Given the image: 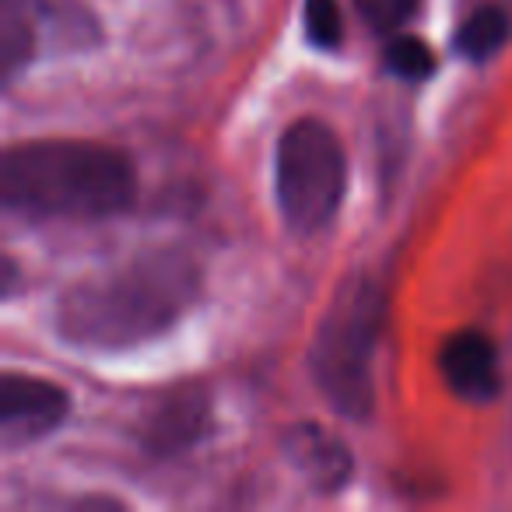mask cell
Returning <instances> with one entry per match:
<instances>
[{
	"mask_svg": "<svg viewBox=\"0 0 512 512\" xmlns=\"http://www.w3.org/2000/svg\"><path fill=\"white\" fill-rule=\"evenodd\" d=\"M386 67L404 81H421L435 71V53L421 39L400 36L386 46Z\"/></svg>",
	"mask_w": 512,
	"mask_h": 512,
	"instance_id": "cell-10",
	"label": "cell"
},
{
	"mask_svg": "<svg viewBox=\"0 0 512 512\" xmlns=\"http://www.w3.org/2000/svg\"><path fill=\"white\" fill-rule=\"evenodd\" d=\"M127 155L88 141H29L4 151L0 197L36 218H109L134 204Z\"/></svg>",
	"mask_w": 512,
	"mask_h": 512,
	"instance_id": "cell-2",
	"label": "cell"
},
{
	"mask_svg": "<svg viewBox=\"0 0 512 512\" xmlns=\"http://www.w3.org/2000/svg\"><path fill=\"white\" fill-rule=\"evenodd\" d=\"M67 393L36 376L4 372L0 376V442L4 449L29 446L57 432L67 418Z\"/></svg>",
	"mask_w": 512,
	"mask_h": 512,
	"instance_id": "cell-6",
	"label": "cell"
},
{
	"mask_svg": "<svg viewBox=\"0 0 512 512\" xmlns=\"http://www.w3.org/2000/svg\"><path fill=\"white\" fill-rule=\"evenodd\" d=\"M285 456L313 488L334 491L351 477V453L337 435L320 425H299L285 435Z\"/></svg>",
	"mask_w": 512,
	"mask_h": 512,
	"instance_id": "cell-8",
	"label": "cell"
},
{
	"mask_svg": "<svg viewBox=\"0 0 512 512\" xmlns=\"http://www.w3.org/2000/svg\"><path fill=\"white\" fill-rule=\"evenodd\" d=\"M386 320V292L369 278L341 288L316 330L309 369L337 414L369 418L376 397V348Z\"/></svg>",
	"mask_w": 512,
	"mask_h": 512,
	"instance_id": "cell-3",
	"label": "cell"
},
{
	"mask_svg": "<svg viewBox=\"0 0 512 512\" xmlns=\"http://www.w3.org/2000/svg\"><path fill=\"white\" fill-rule=\"evenodd\" d=\"M505 36H509V18L498 8H481L460 25V32H456V50L467 60H474V64H481V60L495 57V53L502 50Z\"/></svg>",
	"mask_w": 512,
	"mask_h": 512,
	"instance_id": "cell-9",
	"label": "cell"
},
{
	"mask_svg": "<svg viewBox=\"0 0 512 512\" xmlns=\"http://www.w3.org/2000/svg\"><path fill=\"white\" fill-rule=\"evenodd\" d=\"M99 43L85 0H0V60L15 74L39 53H78Z\"/></svg>",
	"mask_w": 512,
	"mask_h": 512,
	"instance_id": "cell-5",
	"label": "cell"
},
{
	"mask_svg": "<svg viewBox=\"0 0 512 512\" xmlns=\"http://www.w3.org/2000/svg\"><path fill=\"white\" fill-rule=\"evenodd\" d=\"M348 186V158L323 120H295L274 155L278 211L292 232L313 235L337 214Z\"/></svg>",
	"mask_w": 512,
	"mask_h": 512,
	"instance_id": "cell-4",
	"label": "cell"
},
{
	"mask_svg": "<svg viewBox=\"0 0 512 512\" xmlns=\"http://www.w3.org/2000/svg\"><path fill=\"white\" fill-rule=\"evenodd\" d=\"M200 274L176 249L141 253L78 281L57 306V330L74 348L120 351L162 337L197 299Z\"/></svg>",
	"mask_w": 512,
	"mask_h": 512,
	"instance_id": "cell-1",
	"label": "cell"
},
{
	"mask_svg": "<svg viewBox=\"0 0 512 512\" xmlns=\"http://www.w3.org/2000/svg\"><path fill=\"white\" fill-rule=\"evenodd\" d=\"M341 8L337 0H306V39L316 50H337L341 46Z\"/></svg>",
	"mask_w": 512,
	"mask_h": 512,
	"instance_id": "cell-11",
	"label": "cell"
},
{
	"mask_svg": "<svg viewBox=\"0 0 512 512\" xmlns=\"http://www.w3.org/2000/svg\"><path fill=\"white\" fill-rule=\"evenodd\" d=\"M442 383L467 404H491L502 390L495 344L477 330H456L439 351Z\"/></svg>",
	"mask_w": 512,
	"mask_h": 512,
	"instance_id": "cell-7",
	"label": "cell"
},
{
	"mask_svg": "<svg viewBox=\"0 0 512 512\" xmlns=\"http://www.w3.org/2000/svg\"><path fill=\"white\" fill-rule=\"evenodd\" d=\"M355 8L376 32H393L418 11V0H355Z\"/></svg>",
	"mask_w": 512,
	"mask_h": 512,
	"instance_id": "cell-12",
	"label": "cell"
}]
</instances>
